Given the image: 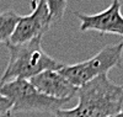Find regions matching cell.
Masks as SVG:
<instances>
[{"mask_svg": "<svg viewBox=\"0 0 123 117\" xmlns=\"http://www.w3.org/2000/svg\"><path fill=\"white\" fill-rule=\"evenodd\" d=\"M78 105L60 109L54 117H112L123 113V84L112 83L101 75L78 89Z\"/></svg>", "mask_w": 123, "mask_h": 117, "instance_id": "cell-1", "label": "cell"}, {"mask_svg": "<svg viewBox=\"0 0 123 117\" xmlns=\"http://www.w3.org/2000/svg\"><path fill=\"white\" fill-rule=\"evenodd\" d=\"M9 62L4 74L0 78V84L16 79L30 80L46 70H60L63 63L50 57L42 47V37H37L22 45H10Z\"/></svg>", "mask_w": 123, "mask_h": 117, "instance_id": "cell-2", "label": "cell"}, {"mask_svg": "<svg viewBox=\"0 0 123 117\" xmlns=\"http://www.w3.org/2000/svg\"><path fill=\"white\" fill-rule=\"evenodd\" d=\"M0 94L11 102V112H49L54 115L55 111L71 101L48 98L26 79L0 84Z\"/></svg>", "mask_w": 123, "mask_h": 117, "instance_id": "cell-3", "label": "cell"}, {"mask_svg": "<svg viewBox=\"0 0 123 117\" xmlns=\"http://www.w3.org/2000/svg\"><path fill=\"white\" fill-rule=\"evenodd\" d=\"M122 53L123 41L104 47L90 59L73 65L64 64V67L60 69V73L75 88L79 89L101 75H107V73L112 68L118 67L122 60Z\"/></svg>", "mask_w": 123, "mask_h": 117, "instance_id": "cell-4", "label": "cell"}, {"mask_svg": "<svg viewBox=\"0 0 123 117\" xmlns=\"http://www.w3.org/2000/svg\"><path fill=\"white\" fill-rule=\"evenodd\" d=\"M31 6L32 13L20 17L14 35L10 38V45H22L37 37H43L53 25L46 0H35L31 3Z\"/></svg>", "mask_w": 123, "mask_h": 117, "instance_id": "cell-5", "label": "cell"}, {"mask_svg": "<svg viewBox=\"0 0 123 117\" xmlns=\"http://www.w3.org/2000/svg\"><path fill=\"white\" fill-rule=\"evenodd\" d=\"M121 6L122 3L115 0L107 9L94 15L75 13V16L80 20V31H96L100 33H113L123 37Z\"/></svg>", "mask_w": 123, "mask_h": 117, "instance_id": "cell-6", "label": "cell"}, {"mask_svg": "<svg viewBox=\"0 0 123 117\" xmlns=\"http://www.w3.org/2000/svg\"><path fill=\"white\" fill-rule=\"evenodd\" d=\"M30 83L43 95L57 100H71L78 92L60 70H46L30 79Z\"/></svg>", "mask_w": 123, "mask_h": 117, "instance_id": "cell-7", "label": "cell"}, {"mask_svg": "<svg viewBox=\"0 0 123 117\" xmlns=\"http://www.w3.org/2000/svg\"><path fill=\"white\" fill-rule=\"evenodd\" d=\"M18 16L14 10H6L0 14V43H9L18 24Z\"/></svg>", "mask_w": 123, "mask_h": 117, "instance_id": "cell-8", "label": "cell"}, {"mask_svg": "<svg viewBox=\"0 0 123 117\" xmlns=\"http://www.w3.org/2000/svg\"><path fill=\"white\" fill-rule=\"evenodd\" d=\"M47 5H48V9H49V14H50V17H52V22L55 24L57 21L62 20L65 14V9H67V1H50L48 0L47 1Z\"/></svg>", "mask_w": 123, "mask_h": 117, "instance_id": "cell-9", "label": "cell"}, {"mask_svg": "<svg viewBox=\"0 0 123 117\" xmlns=\"http://www.w3.org/2000/svg\"><path fill=\"white\" fill-rule=\"evenodd\" d=\"M11 109H12L11 102L0 94V115H5L7 112H11Z\"/></svg>", "mask_w": 123, "mask_h": 117, "instance_id": "cell-10", "label": "cell"}, {"mask_svg": "<svg viewBox=\"0 0 123 117\" xmlns=\"http://www.w3.org/2000/svg\"><path fill=\"white\" fill-rule=\"evenodd\" d=\"M0 117H14V115H12V112H7L5 115H0Z\"/></svg>", "mask_w": 123, "mask_h": 117, "instance_id": "cell-11", "label": "cell"}, {"mask_svg": "<svg viewBox=\"0 0 123 117\" xmlns=\"http://www.w3.org/2000/svg\"><path fill=\"white\" fill-rule=\"evenodd\" d=\"M112 117H122V113L121 115H117V116H112Z\"/></svg>", "mask_w": 123, "mask_h": 117, "instance_id": "cell-12", "label": "cell"}, {"mask_svg": "<svg viewBox=\"0 0 123 117\" xmlns=\"http://www.w3.org/2000/svg\"><path fill=\"white\" fill-rule=\"evenodd\" d=\"M122 117H123V113H122Z\"/></svg>", "mask_w": 123, "mask_h": 117, "instance_id": "cell-13", "label": "cell"}]
</instances>
